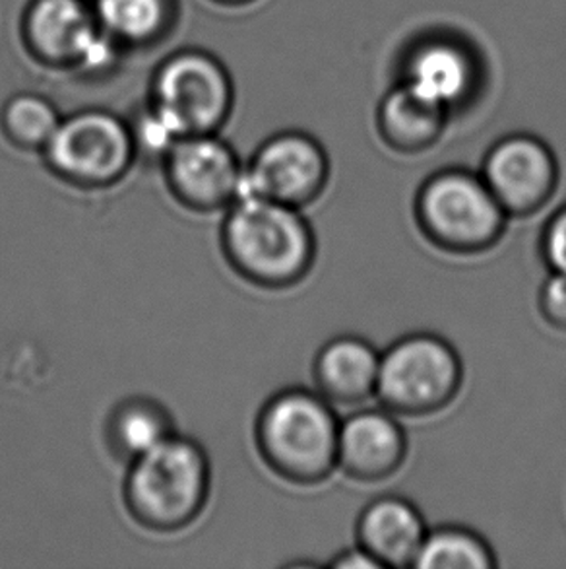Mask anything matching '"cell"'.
Masks as SVG:
<instances>
[{"mask_svg":"<svg viewBox=\"0 0 566 569\" xmlns=\"http://www.w3.org/2000/svg\"><path fill=\"white\" fill-rule=\"evenodd\" d=\"M407 433L386 408H361L340 422L337 470L361 485L396 477L407 459Z\"/></svg>","mask_w":566,"mask_h":569,"instance_id":"4fadbf2b","label":"cell"},{"mask_svg":"<svg viewBox=\"0 0 566 569\" xmlns=\"http://www.w3.org/2000/svg\"><path fill=\"white\" fill-rule=\"evenodd\" d=\"M422 511L400 496H381L361 511L357 545L383 569L414 568L415 558L427 537Z\"/></svg>","mask_w":566,"mask_h":569,"instance_id":"5bb4252c","label":"cell"},{"mask_svg":"<svg viewBox=\"0 0 566 569\" xmlns=\"http://www.w3.org/2000/svg\"><path fill=\"white\" fill-rule=\"evenodd\" d=\"M329 566L334 569H383L381 563L376 562L375 558L365 552L360 545L334 556V560Z\"/></svg>","mask_w":566,"mask_h":569,"instance_id":"cb8c5ba5","label":"cell"},{"mask_svg":"<svg viewBox=\"0 0 566 569\" xmlns=\"http://www.w3.org/2000/svg\"><path fill=\"white\" fill-rule=\"evenodd\" d=\"M400 70L398 82L451 116L474 100L482 80L474 47L448 33L414 41Z\"/></svg>","mask_w":566,"mask_h":569,"instance_id":"8fae6325","label":"cell"},{"mask_svg":"<svg viewBox=\"0 0 566 569\" xmlns=\"http://www.w3.org/2000/svg\"><path fill=\"white\" fill-rule=\"evenodd\" d=\"M43 154L57 178L82 189L115 186L137 160L131 127L105 111L61 119Z\"/></svg>","mask_w":566,"mask_h":569,"instance_id":"8992f818","label":"cell"},{"mask_svg":"<svg viewBox=\"0 0 566 569\" xmlns=\"http://www.w3.org/2000/svg\"><path fill=\"white\" fill-rule=\"evenodd\" d=\"M497 568V556L482 535L443 525L428 529L414 569H491Z\"/></svg>","mask_w":566,"mask_h":569,"instance_id":"ac0fdd59","label":"cell"},{"mask_svg":"<svg viewBox=\"0 0 566 569\" xmlns=\"http://www.w3.org/2000/svg\"><path fill=\"white\" fill-rule=\"evenodd\" d=\"M101 30L123 41L155 38L168 20V0H98Z\"/></svg>","mask_w":566,"mask_h":569,"instance_id":"d6986e66","label":"cell"},{"mask_svg":"<svg viewBox=\"0 0 566 569\" xmlns=\"http://www.w3.org/2000/svg\"><path fill=\"white\" fill-rule=\"evenodd\" d=\"M231 269L249 284L287 290L303 282L316 261V236L301 208L243 192L222 226Z\"/></svg>","mask_w":566,"mask_h":569,"instance_id":"6da1fadb","label":"cell"},{"mask_svg":"<svg viewBox=\"0 0 566 569\" xmlns=\"http://www.w3.org/2000/svg\"><path fill=\"white\" fill-rule=\"evenodd\" d=\"M464 387V363L448 340L414 332L381 352L376 399L400 418L443 412Z\"/></svg>","mask_w":566,"mask_h":569,"instance_id":"5b68a950","label":"cell"},{"mask_svg":"<svg viewBox=\"0 0 566 569\" xmlns=\"http://www.w3.org/2000/svg\"><path fill=\"white\" fill-rule=\"evenodd\" d=\"M210 492V461L189 438L169 436L129 462L124 503L137 523L155 532H175L196 519Z\"/></svg>","mask_w":566,"mask_h":569,"instance_id":"3957f363","label":"cell"},{"mask_svg":"<svg viewBox=\"0 0 566 569\" xmlns=\"http://www.w3.org/2000/svg\"><path fill=\"white\" fill-rule=\"evenodd\" d=\"M61 117L41 96L22 93L8 101L2 111V129L8 140L22 150H46Z\"/></svg>","mask_w":566,"mask_h":569,"instance_id":"ffe728a7","label":"cell"},{"mask_svg":"<svg viewBox=\"0 0 566 569\" xmlns=\"http://www.w3.org/2000/svg\"><path fill=\"white\" fill-rule=\"evenodd\" d=\"M381 352L368 340L342 335L329 340L314 358L316 391L332 405L357 407L376 397Z\"/></svg>","mask_w":566,"mask_h":569,"instance_id":"9a60e30c","label":"cell"},{"mask_svg":"<svg viewBox=\"0 0 566 569\" xmlns=\"http://www.w3.org/2000/svg\"><path fill=\"white\" fill-rule=\"evenodd\" d=\"M105 436L117 459L131 462L173 436V420L158 400L131 397L113 408Z\"/></svg>","mask_w":566,"mask_h":569,"instance_id":"e0dca14e","label":"cell"},{"mask_svg":"<svg viewBox=\"0 0 566 569\" xmlns=\"http://www.w3.org/2000/svg\"><path fill=\"white\" fill-rule=\"evenodd\" d=\"M451 113L396 82L376 108V131L386 148L404 156L427 152L443 139Z\"/></svg>","mask_w":566,"mask_h":569,"instance_id":"2e32d148","label":"cell"},{"mask_svg":"<svg viewBox=\"0 0 566 569\" xmlns=\"http://www.w3.org/2000/svg\"><path fill=\"white\" fill-rule=\"evenodd\" d=\"M329 181L326 148L306 132L285 131L264 140L246 163L243 192L303 210L321 199Z\"/></svg>","mask_w":566,"mask_h":569,"instance_id":"9c48e42d","label":"cell"},{"mask_svg":"<svg viewBox=\"0 0 566 569\" xmlns=\"http://www.w3.org/2000/svg\"><path fill=\"white\" fill-rule=\"evenodd\" d=\"M231 82L222 64L204 53H179L155 80L152 108L176 134H214L230 113Z\"/></svg>","mask_w":566,"mask_h":569,"instance_id":"52a82bcc","label":"cell"},{"mask_svg":"<svg viewBox=\"0 0 566 569\" xmlns=\"http://www.w3.org/2000/svg\"><path fill=\"white\" fill-rule=\"evenodd\" d=\"M539 251L549 272L566 274V204L557 208L544 223Z\"/></svg>","mask_w":566,"mask_h":569,"instance_id":"7402d4cb","label":"cell"},{"mask_svg":"<svg viewBox=\"0 0 566 569\" xmlns=\"http://www.w3.org/2000/svg\"><path fill=\"white\" fill-rule=\"evenodd\" d=\"M340 422L321 392L290 387L272 395L259 412L254 438L262 461L295 486H319L337 470Z\"/></svg>","mask_w":566,"mask_h":569,"instance_id":"7a4b0ae2","label":"cell"},{"mask_svg":"<svg viewBox=\"0 0 566 569\" xmlns=\"http://www.w3.org/2000/svg\"><path fill=\"white\" fill-rule=\"evenodd\" d=\"M26 31L31 47L49 61L77 62L88 70L108 69L115 59L108 31L82 0H36Z\"/></svg>","mask_w":566,"mask_h":569,"instance_id":"7c38bea8","label":"cell"},{"mask_svg":"<svg viewBox=\"0 0 566 569\" xmlns=\"http://www.w3.org/2000/svg\"><path fill=\"white\" fill-rule=\"evenodd\" d=\"M131 134L134 154L137 158H144L148 162L163 163L171 148L181 140L175 129L153 108L145 109V113L134 121Z\"/></svg>","mask_w":566,"mask_h":569,"instance_id":"44dd1931","label":"cell"},{"mask_svg":"<svg viewBox=\"0 0 566 569\" xmlns=\"http://www.w3.org/2000/svg\"><path fill=\"white\" fill-rule=\"evenodd\" d=\"M414 218L431 246L454 257L487 253L505 238L511 220L482 173L462 168L436 171L423 181Z\"/></svg>","mask_w":566,"mask_h":569,"instance_id":"277c9868","label":"cell"},{"mask_svg":"<svg viewBox=\"0 0 566 569\" xmlns=\"http://www.w3.org/2000/svg\"><path fill=\"white\" fill-rule=\"evenodd\" d=\"M537 311L545 323L566 332V274L549 272L537 293Z\"/></svg>","mask_w":566,"mask_h":569,"instance_id":"603a6c76","label":"cell"},{"mask_svg":"<svg viewBox=\"0 0 566 569\" xmlns=\"http://www.w3.org/2000/svg\"><path fill=\"white\" fill-rule=\"evenodd\" d=\"M479 173L508 218L542 212L555 197L560 178L553 148L529 132L498 139L483 158Z\"/></svg>","mask_w":566,"mask_h":569,"instance_id":"ba28073f","label":"cell"},{"mask_svg":"<svg viewBox=\"0 0 566 569\" xmlns=\"http://www.w3.org/2000/svg\"><path fill=\"white\" fill-rule=\"evenodd\" d=\"M169 191L186 210L208 214L230 208L243 194L245 166L214 134L183 137L163 160Z\"/></svg>","mask_w":566,"mask_h":569,"instance_id":"30bf717a","label":"cell"}]
</instances>
